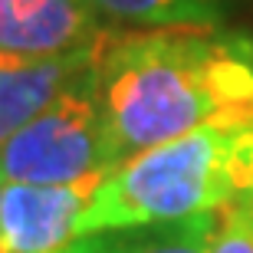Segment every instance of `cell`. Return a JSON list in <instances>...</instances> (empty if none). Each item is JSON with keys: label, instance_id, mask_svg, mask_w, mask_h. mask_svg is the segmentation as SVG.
Wrapping results in <instances>:
<instances>
[{"label": "cell", "instance_id": "obj_1", "mask_svg": "<svg viewBox=\"0 0 253 253\" xmlns=\"http://www.w3.org/2000/svg\"><path fill=\"white\" fill-rule=\"evenodd\" d=\"M92 99L119 168L204 125H253V49L211 27L102 33Z\"/></svg>", "mask_w": 253, "mask_h": 253}, {"label": "cell", "instance_id": "obj_7", "mask_svg": "<svg viewBox=\"0 0 253 253\" xmlns=\"http://www.w3.org/2000/svg\"><path fill=\"white\" fill-rule=\"evenodd\" d=\"M220 211L181 220L102 227L73 237L59 253H211Z\"/></svg>", "mask_w": 253, "mask_h": 253}, {"label": "cell", "instance_id": "obj_9", "mask_svg": "<svg viewBox=\"0 0 253 253\" xmlns=\"http://www.w3.org/2000/svg\"><path fill=\"white\" fill-rule=\"evenodd\" d=\"M211 253H253V201H237L220 211Z\"/></svg>", "mask_w": 253, "mask_h": 253}, {"label": "cell", "instance_id": "obj_5", "mask_svg": "<svg viewBox=\"0 0 253 253\" xmlns=\"http://www.w3.org/2000/svg\"><path fill=\"white\" fill-rule=\"evenodd\" d=\"M92 0H0V56H59L99 40Z\"/></svg>", "mask_w": 253, "mask_h": 253}, {"label": "cell", "instance_id": "obj_3", "mask_svg": "<svg viewBox=\"0 0 253 253\" xmlns=\"http://www.w3.org/2000/svg\"><path fill=\"white\" fill-rule=\"evenodd\" d=\"M112 168L92 69L0 145V181L13 184H76L105 178Z\"/></svg>", "mask_w": 253, "mask_h": 253}, {"label": "cell", "instance_id": "obj_6", "mask_svg": "<svg viewBox=\"0 0 253 253\" xmlns=\"http://www.w3.org/2000/svg\"><path fill=\"white\" fill-rule=\"evenodd\" d=\"M102 37V33H99ZM95 56V43L59 56H0V145L27 125L37 112H43L59 92L89 76Z\"/></svg>", "mask_w": 253, "mask_h": 253}, {"label": "cell", "instance_id": "obj_10", "mask_svg": "<svg viewBox=\"0 0 253 253\" xmlns=\"http://www.w3.org/2000/svg\"><path fill=\"white\" fill-rule=\"evenodd\" d=\"M0 204H3V188H0Z\"/></svg>", "mask_w": 253, "mask_h": 253}, {"label": "cell", "instance_id": "obj_8", "mask_svg": "<svg viewBox=\"0 0 253 253\" xmlns=\"http://www.w3.org/2000/svg\"><path fill=\"white\" fill-rule=\"evenodd\" d=\"M92 7L141 27H214L220 20L214 0H92Z\"/></svg>", "mask_w": 253, "mask_h": 253}, {"label": "cell", "instance_id": "obj_2", "mask_svg": "<svg viewBox=\"0 0 253 253\" xmlns=\"http://www.w3.org/2000/svg\"><path fill=\"white\" fill-rule=\"evenodd\" d=\"M237 201H253V125H204L109 171L89 197L79 234L217 214Z\"/></svg>", "mask_w": 253, "mask_h": 253}, {"label": "cell", "instance_id": "obj_4", "mask_svg": "<svg viewBox=\"0 0 253 253\" xmlns=\"http://www.w3.org/2000/svg\"><path fill=\"white\" fill-rule=\"evenodd\" d=\"M102 178L76 184H3L0 253H56L79 237L89 197Z\"/></svg>", "mask_w": 253, "mask_h": 253}]
</instances>
